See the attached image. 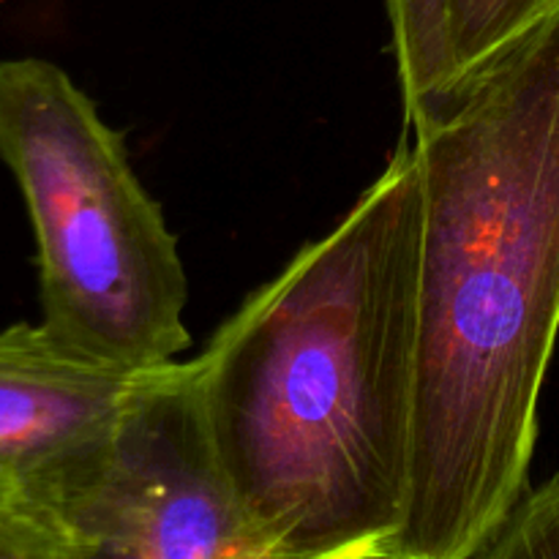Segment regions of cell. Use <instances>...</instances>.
<instances>
[{"mask_svg":"<svg viewBox=\"0 0 559 559\" xmlns=\"http://www.w3.org/2000/svg\"><path fill=\"white\" fill-rule=\"evenodd\" d=\"M448 5L451 0H385L404 120H413L459 76Z\"/></svg>","mask_w":559,"mask_h":559,"instance_id":"6","label":"cell"},{"mask_svg":"<svg viewBox=\"0 0 559 559\" xmlns=\"http://www.w3.org/2000/svg\"><path fill=\"white\" fill-rule=\"evenodd\" d=\"M0 158L36 233L55 342L131 371L178 360L191 344L178 240L136 180L123 131L52 60H0Z\"/></svg>","mask_w":559,"mask_h":559,"instance_id":"3","label":"cell"},{"mask_svg":"<svg viewBox=\"0 0 559 559\" xmlns=\"http://www.w3.org/2000/svg\"><path fill=\"white\" fill-rule=\"evenodd\" d=\"M424 191L404 136L200 358L218 456L262 559H391L413 495Z\"/></svg>","mask_w":559,"mask_h":559,"instance_id":"2","label":"cell"},{"mask_svg":"<svg viewBox=\"0 0 559 559\" xmlns=\"http://www.w3.org/2000/svg\"><path fill=\"white\" fill-rule=\"evenodd\" d=\"M559 0H451V47L459 74L527 31Z\"/></svg>","mask_w":559,"mask_h":559,"instance_id":"7","label":"cell"},{"mask_svg":"<svg viewBox=\"0 0 559 559\" xmlns=\"http://www.w3.org/2000/svg\"><path fill=\"white\" fill-rule=\"evenodd\" d=\"M142 371L82 358L44 325L0 331V489L63 559L60 508L98 473Z\"/></svg>","mask_w":559,"mask_h":559,"instance_id":"5","label":"cell"},{"mask_svg":"<svg viewBox=\"0 0 559 559\" xmlns=\"http://www.w3.org/2000/svg\"><path fill=\"white\" fill-rule=\"evenodd\" d=\"M58 530L71 559H262L213 440L200 358L142 371Z\"/></svg>","mask_w":559,"mask_h":559,"instance_id":"4","label":"cell"},{"mask_svg":"<svg viewBox=\"0 0 559 559\" xmlns=\"http://www.w3.org/2000/svg\"><path fill=\"white\" fill-rule=\"evenodd\" d=\"M473 559H559V475L524 491Z\"/></svg>","mask_w":559,"mask_h":559,"instance_id":"8","label":"cell"},{"mask_svg":"<svg viewBox=\"0 0 559 559\" xmlns=\"http://www.w3.org/2000/svg\"><path fill=\"white\" fill-rule=\"evenodd\" d=\"M0 559H60L52 535L25 516L3 489H0Z\"/></svg>","mask_w":559,"mask_h":559,"instance_id":"9","label":"cell"},{"mask_svg":"<svg viewBox=\"0 0 559 559\" xmlns=\"http://www.w3.org/2000/svg\"><path fill=\"white\" fill-rule=\"evenodd\" d=\"M413 495L391 559H473L530 489L559 333V3L413 120Z\"/></svg>","mask_w":559,"mask_h":559,"instance_id":"1","label":"cell"}]
</instances>
